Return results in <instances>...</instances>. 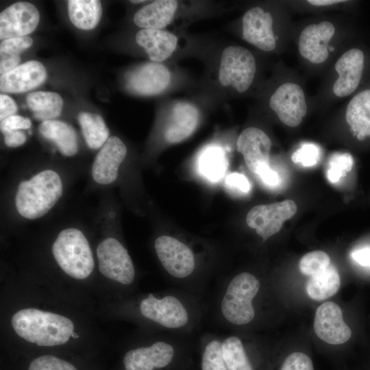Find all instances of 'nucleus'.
Listing matches in <instances>:
<instances>
[{
    "label": "nucleus",
    "mask_w": 370,
    "mask_h": 370,
    "mask_svg": "<svg viewBox=\"0 0 370 370\" xmlns=\"http://www.w3.org/2000/svg\"><path fill=\"white\" fill-rule=\"evenodd\" d=\"M256 72V60L249 49L238 45L223 49L218 69V81L221 86L245 92L253 83Z\"/></svg>",
    "instance_id": "nucleus-7"
},
{
    "label": "nucleus",
    "mask_w": 370,
    "mask_h": 370,
    "mask_svg": "<svg viewBox=\"0 0 370 370\" xmlns=\"http://www.w3.org/2000/svg\"><path fill=\"white\" fill-rule=\"evenodd\" d=\"M39 20V12L33 4L14 3L0 14V38L26 36L36 28Z\"/></svg>",
    "instance_id": "nucleus-12"
},
{
    "label": "nucleus",
    "mask_w": 370,
    "mask_h": 370,
    "mask_svg": "<svg viewBox=\"0 0 370 370\" xmlns=\"http://www.w3.org/2000/svg\"><path fill=\"white\" fill-rule=\"evenodd\" d=\"M329 51H334V48L332 46L329 47Z\"/></svg>",
    "instance_id": "nucleus-48"
},
{
    "label": "nucleus",
    "mask_w": 370,
    "mask_h": 370,
    "mask_svg": "<svg viewBox=\"0 0 370 370\" xmlns=\"http://www.w3.org/2000/svg\"><path fill=\"white\" fill-rule=\"evenodd\" d=\"M145 1H130V2L133 3H142V2H145Z\"/></svg>",
    "instance_id": "nucleus-45"
},
{
    "label": "nucleus",
    "mask_w": 370,
    "mask_h": 370,
    "mask_svg": "<svg viewBox=\"0 0 370 370\" xmlns=\"http://www.w3.org/2000/svg\"><path fill=\"white\" fill-rule=\"evenodd\" d=\"M256 174L260 177L264 184L270 187L278 186L280 181L278 173L272 169L269 164L260 167Z\"/></svg>",
    "instance_id": "nucleus-40"
},
{
    "label": "nucleus",
    "mask_w": 370,
    "mask_h": 370,
    "mask_svg": "<svg viewBox=\"0 0 370 370\" xmlns=\"http://www.w3.org/2000/svg\"><path fill=\"white\" fill-rule=\"evenodd\" d=\"M334 33L333 24L327 21L306 26L299 38L300 54L312 63L324 62L329 55V42Z\"/></svg>",
    "instance_id": "nucleus-15"
},
{
    "label": "nucleus",
    "mask_w": 370,
    "mask_h": 370,
    "mask_svg": "<svg viewBox=\"0 0 370 370\" xmlns=\"http://www.w3.org/2000/svg\"><path fill=\"white\" fill-rule=\"evenodd\" d=\"M314 330L319 338L331 345L345 343L352 336L340 307L332 301H325L317 308Z\"/></svg>",
    "instance_id": "nucleus-13"
},
{
    "label": "nucleus",
    "mask_w": 370,
    "mask_h": 370,
    "mask_svg": "<svg viewBox=\"0 0 370 370\" xmlns=\"http://www.w3.org/2000/svg\"><path fill=\"white\" fill-rule=\"evenodd\" d=\"M352 258L362 266L370 267V248H364L353 251Z\"/></svg>",
    "instance_id": "nucleus-43"
},
{
    "label": "nucleus",
    "mask_w": 370,
    "mask_h": 370,
    "mask_svg": "<svg viewBox=\"0 0 370 370\" xmlns=\"http://www.w3.org/2000/svg\"><path fill=\"white\" fill-rule=\"evenodd\" d=\"M345 119L358 140L370 136V89L358 93L350 100Z\"/></svg>",
    "instance_id": "nucleus-24"
},
{
    "label": "nucleus",
    "mask_w": 370,
    "mask_h": 370,
    "mask_svg": "<svg viewBox=\"0 0 370 370\" xmlns=\"http://www.w3.org/2000/svg\"><path fill=\"white\" fill-rule=\"evenodd\" d=\"M330 265L329 256L322 251H313L305 254L299 261L300 271L309 276L317 275Z\"/></svg>",
    "instance_id": "nucleus-34"
},
{
    "label": "nucleus",
    "mask_w": 370,
    "mask_h": 370,
    "mask_svg": "<svg viewBox=\"0 0 370 370\" xmlns=\"http://www.w3.org/2000/svg\"><path fill=\"white\" fill-rule=\"evenodd\" d=\"M269 107L286 125H299L307 112V104L302 88L294 83L279 86L269 99Z\"/></svg>",
    "instance_id": "nucleus-11"
},
{
    "label": "nucleus",
    "mask_w": 370,
    "mask_h": 370,
    "mask_svg": "<svg viewBox=\"0 0 370 370\" xmlns=\"http://www.w3.org/2000/svg\"><path fill=\"white\" fill-rule=\"evenodd\" d=\"M221 350L228 370H259L258 355L253 354L241 336L221 335Z\"/></svg>",
    "instance_id": "nucleus-23"
},
{
    "label": "nucleus",
    "mask_w": 370,
    "mask_h": 370,
    "mask_svg": "<svg viewBox=\"0 0 370 370\" xmlns=\"http://www.w3.org/2000/svg\"><path fill=\"white\" fill-rule=\"evenodd\" d=\"M78 121L88 146L93 149L103 146L109 138V130L98 114L81 112Z\"/></svg>",
    "instance_id": "nucleus-31"
},
{
    "label": "nucleus",
    "mask_w": 370,
    "mask_h": 370,
    "mask_svg": "<svg viewBox=\"0 0 370 370\" xmlns=\"http://www.w3.org/2000/svg\"><path fill=\"white\" fill-rule=\"evenodd\" d=\"M17 106L14 101L6 95H0V119L1 121L14 115Z\"/></svg>",
    "instance_id": "nucleus-41"
},
{
    "label": "nucleus",
    "mask_w": 370,
    "mask_h": 370,
    "mask_svg": "<svg viewBox=\"0 0 370 370\" xmlns=\"http://www.w3.org/2000/svg\"><path fill=\"white\" fill-rule=\"evenodd\" d=\"M280 370H314L311 358L302 352L289 354L282 362Z\"/></svg>",
    "instance_id": "nucleus-37"
},
{
    "label": "nucleus",
    "mask_w": 370,
    "mask_h": 370,
    "mask_svg": "<svg viewBox=\"0 0 370 370\" xmlns=\"http://www.w3.org/2000/svg\"><path fill=\"white\" fill-rule=\"evenodd\" d=\"M47 77L45 68L36 60L26 62L0 77L1 91L22 93L36 88Z\"/></svg>",
    "instance_id": "nucleus-20"
},
{
    "label": "nucleus",
    "mask_w": 370,
    "mask_h": 370,
    "mask_svg": "<svg viewBox=\"0 0 370 370\" xmlns=\"http://www.w3.org/2000/svg\"><path fill=\"white\" fill-rule=\"evenodd\" d=\"M197 165L200 174L206 179L213 182L220 180L227 165L224 151L217 145L206 147L200 153Z\"/></svg>",
    "instance_id": "nucleus-30"
},
{
    "label": "nucleus",
    "mask_w": 370,
    "mask_h": 370,
    "mask_svg": "<svg viewBox=\"0 0 370 370\" xmlns=\"http://www.w3.org/2000/svg\"><path fill=\"white\" fill-rule=\"evenodd\" d=\"M101 4L97 0H69V17L76 27L90 30L95 28L101 16Z\"/></svg>",
    "instance_id": "nucleus-27"
},
{
    "label": "nucleus",
    "mask_w": 370,
    "mask_h": 370,
    "mask_svg": "<svg viewBox=\"0 0 370 370\" xmlns=\"http://www.w3.org/2000/svg\"><path fill=\"white\" fill-rule=\"evenodd\" d=\"M260 289V280L247 271L219 283L211 306L214 321L223 328H241L251 323L256 317L254 300Z\"/></svg>",
    "instance_id": "nucleus-2"
},
{
    "label": "nucleus",
    "mask_w": 370,
    "mask_h": 370,
    "mask_svg": "<svg viewBox=\"0 0 370 370\" xmlns=\"http://www.w3.org/2000/svg\"><path fill=\"white\" fill-rule=\"evenodd\" d=\"M53 257L62 270L70 277L83 280L93 271L95 263L90 245L76 228L62 230L52 245Z\"/></svg>",
    "instance_id": "nucleus-6"
},
{
    "label": "nucleus",
    "mask_w": 370,
    "mask_h": 370,
    "mask_svg": "<svg viewBox=\"0 0 370 370\" xmlns=\"http://www.w3.org/2000/svg\"><path fill=\"white\" fill-rule=\"evenodd\" d=\"M171 73L163 64L147 62L130 71L125 77L127 90L141 96L157 95L169 86Z\"/></svg>",
    "instance_id": "nucleus-10"
},
{
    "label": "nucleus",
    "mask_w": 370,
    "mask_h": 370,
    "mask_svg": "<svg viewBox=\"0 0 370 370\" xmlns=\"http://www.w3.org/2000/svg\"><path fill=\"white\" fill-rule=\"evenodd\" d=\"M296 211L297 205L291 199L258 205L248 212L246 223L265 241L278 232L283 223L293 217Z\"/></svg>",
    "instance_id": "nucleus-9"
},
{
    "label": "nucleus",
    "mask_w": 370,
    "mask_h": 370,
    "mask_svg": "<svg viewBox=\"0 0 370 370\" xmlns=\"http://www.w3.org/2000/svg\"><path fill=\"white\" fill-rule=\"evenodd\" d=\"M364 67V53L356 48L345 52L336 61L338 78L333 85L334 93L340 97L352 94L360 84Z\"/></svg>",
    "instance_id": "nucleus-19"
},
{
    "label": "nucleus",
    "mask_w": 370,
    "mask_h": 370,
    "mask_svg": "<svg viewBox=\"0 0 370 370\" xmlns=\"http://www.w3.org/2000/svg\"><path fill=\"white\" fill-rule=\"evenodd\" d=\"M4 134V143L10 147H17L26 141L25 134L20 130L12 131Z\"/></svg>",
    "instance_id": "nucleus-42"
},
{
    "label": "nucleus",
    "mask_w": 370,
    "mask_h": 370,
    "mask_svg": "<svg viewBox=\"0 0 370 370\" xmlns=\"http://www.w3.org/2000/svg\"><path fill=\"white\" fill-rule=\"evenodd\" d=\"M26 101L34 116L42 121L58 116L63 106L61 96L53 92H32L27 96Z\"/></svg>",
    "instance_id": "nucleus-28"
},
{
    "label": "nucleus",
    "mask_w": 370,
    "mask_h": 370,
    "mask_svg": "<svg viewBox=\"0 0 370 370\" xmlns=\"http://www.w3.org/2000/svg\"><path fill=\"white\" fill-rule=\"evenodd\" d=\"M157 257L169 278L179 288L203 298L206 280L199 270L195 251L180 239L161 235L154 241Z\"/></svg>",
    "instance_id": "nucleus-3"
},
{
    "label": "nucleus",
    "mask_w": 370,
    "mask_h": 370,
    "mask_svg": "<svg viewBox=\"0 0 370 370\" xmlns=\"http://www.w3.org/2000/svg\"><path fill=\"white\" fill-rule=\"evenodd\" d=\"M26 370H81L74 362L53 354H42L28 360Z\"/></svg>",
    "instance_id": "nucleus-33"
},
{
    "label": "nucleus",
    "mask_w": 370,
    "mask_h": 370,
    "mask_svg": "<svg viewBox=\"0 0 370 370\" xmlns=\"http://www.w3.org/2000/svg\"><path fill=\"white\" fill-rule=\"evenodd\" d=\"M319 158V150L317 146L310 143L303 145L295 151L291 159L295 163H299L304 166H312L317 164Z\"/></svg>",
    "instance_id": "nucleus-36"
},
{
    "label": "nucleus",
    "mask_w": 370,
    "mask_h": 370,
    "mask_svg": "<svg viewBox=\"0 0 370 370\" xmlns=\"http://www.w3.org/2000/svg\"><path fill=\"white\" fill-rule=\"evenodd\" d=\"M33 43L29 36L12 38L3 40L0 44L1 76L19 65L20 53L29 48Z\"/></svg>",
    "instance_id": "nucleus-32"
},
{
    "label": "nucleus",
    "mask_w": 370,
    "mask_h": 370,
    "mask_svg": "<svg viewBox=\"0 0 370 370\" xmlns=\"http://www.w3.org/2000/svg\"><path fill=\"white\" fill-rule=\"evenodd\" d=\"M236 147L247 167L254 173L262 166L269 164L271 141L262 130L256 127L243 130L238 137Z\"/></svg>",
    "instance_id": "nucleus-17"
},
{
    "label": "nucleus",
    "mask_w": 370,
    "mask_h": 370,
    "mask_svg": "<svg viewBox=\"0 0 370 370\" xmlns=\"http://www.w3.org/2000/svg\"><path fill=\"white\" fill-rule=\"evenodd\" d=\"M341 280L338 273L333 265L323 271L311 276L306 284L308 295L314 300L326 299L338 291Z\"/></svg>",
    "instance_id": "nucleus-29"
},
{
    "label": "nucleus",
    "mask_w": 370,
    "mask_h": 370,
    "mask_svg": "<svg viewBox=\"0 0 370 370\" xmlns=\"http://www.w3.org/2000/svg\"><path fill=\"white\" fill-rule=\"evenodd\" d=\"M11 325L18 336L39 347L64 345L74 332L69 318L34 308L17 311L11 319Z\"/></svg>",
    "instance_id": "nucleus-4"
},
{
    "label": "nucleus",
    "mask_w": 370,
    "mask_h": 370,
    "mask_svg": "<svg viewBox=\"0 0 370 370\" xmlns=\"http://www.w3.org/2000/svg\"><path fill=\"white\" fill-rule=\"evenodd\" d=\"M199 120L200 112L194 104L182 101L175 103L165 127V140L175 144L186 140L195 131Z\"/></svg>",
    "instance_id": "nucleus-18"
},
{
    "label": "nucleus",
    "mask_w": 370,
    "mask_h": 370,
    "mask_svg": "<svg viewBox=\"0 0 370 370\" xmlns=\"http://www.w3.org/2000/svg\"><path fill=\"white\" fill-rule=\"evenodd\" d=\"M198 370H228L221 350V335L203 333L197 341Z\"/></svg>",
    "instance_id": "nucleus-26"
},
{
    "label": "nucleus",
    "mask_w": 370,
    "mask_h": 370,
    "mask_svg": "<svg viewBox=\"0 0 370 370\" xmlns=\"http://www.w3.org/2000/svg\"><path fill=\"white\" fill-rule=\"evenodd\" d=\"M31 121L19 115L11 116L1 121L0 128L3 134L12 131L27 130L31 127Z\"/></svg>",
    "instance_id": "nucleus-38"
},
{
    "label": "nucleus",
    "mask_w": 370,
    "mask_h": 370,
    "mask_svg": "<svg viewBox=\"0 0 370 370\" xmlns=\"http://www.w3.org/2000/svg\"><path fill=\"white\" fill-rule=\"evenodd\" d=\"M127 154V147L117 136L110 137L96 156L92 166L94 180L109 184L116 180L119 166Z\"/></svg>",
    "instance_id": "nucleus-16"
},
{
    "label": "nucleus",
    "mask_w": 370,
    "mask_h": 370,
    "mask_svg": "<svg viewBox=\"0 0 370 370\" xmlns=\"http://www.w3.org/2000/svg\"><path fill=\"white\" fill-rule=\"evenodd\" d=\"M97 256L99 270L103 276L124 286L134 283V265L127 250L117 239L110 237L102 241Z\"/></svg>",
    "instance_id": "nucleus-8"
},
{
    "label": "nucleus",
    "mask_w": 370,
    "mask_h": 370,
    "mask_svg": "<svg viewBox=\"0 0 370 370\" xmlns=\"http://www.w3.org/2000/svg\"><path fill=\"white\" fill-rule=\"evenodd\" d=\"M186 370H198V369H197V368L196 367H195V365H194V366H193V367H191L187 369Z\"/></svg>",
    "instance_id": "nucleus-46"
},
{
    "label": "nucleus",
    "mask_w": 370,
    "mask_h": 370,
    "mask_svg": "<svg viewBox=\"0 0 370 370\" xmlns=\"http://www.w3.org/2000/svg\"><path fill=\"white\" fill-rule=\"evenodd\" d=\"M137 44L143 48L151 62L162 63L169 59L178 46V37L166 29H141L136 34Z\"/></svg>",
    "instance_id": "nucleus-21"
},
{
    "label": "nucleus",
    "mask_w": 370,
    "mask_h": 370,
    "mask_svg": "<svg viewBox=\"0 0 370 370\" xmlns=\"http://www.w3.org/2000/svg\"><path fill=\"white\" fill-rule=\"evenodd\" d=\"M226 187L236 192L247 193L251 189V185L247 178L241 173H232L225 179Z\"/></svg>",
    "instance_id": "nucleus-39"
},
{
    "label": "nucleus",
    "mask_w": 370,
    "mask_h": 370,
    "mask_svg": "<svg viewBox=\"0 0 370 370\" xmlns=\"http://www.w3.org/2000/svg\"><path fill=\"white\" fill-rule=\"evenodd\" d=\"M242 36L246 42L262 51H273L276 38L271 14L260 7L249 9L242 18Z\"/></svg>",
    "instance_id": "nucleus-14"
},
{
    "label": "nucleus",
    "mask_w": 370,
    "mask_h": 370,
    "mask_svg": "<svg viewBox=\"0 0 370 370\" xmlns=\"http://www.w3.org/2000/svg\"><path fill=\"white\" fill-rule=\"evenodd\" d=\"M71 336H72V337H74V338H77V337H78V335L77 334V333H75V332H73V333L72 334Z\"/></svg>",
    "instance_id": "nucleus-47"
},
{
    "label": "nucleus",
    "mask_w": 370,
    "mask_h": 370,
    "mask_svg": "<svg viewBox=\"0 0 370 370\" xmlns=\"http://www.w3.org/2000/svg\"><path fill=\"white\" fill-rule=\"evenodd\" d=\"M62 192L60 175L53 170H44L19 184L15 196L16 208L26 219L40 218L54 206Z\"/></svg>",
    "instance_id": "nucleus-5"
},
{
    "label": "nucleus",
    "mask_w": 370,
    "mask_h": 370,
    "mask_svg": "<svg viewBox=\"0 0 370 370\" xmlns=\"http://www.w3.org/2000/svg\"><path fill=\"white\" fill-rule=\"evenodd\" d=\"M194 336L162 332L148 343L127 349L121 370H186L195 365Z\"/></svg>",
    "instance_id": "nucleus-1"
},
{
    "label": "nucleus",
    "mask_w": 370,
    "mask_h": 370,
    "mask_svg": "<svg viewBox=\"0 0 370 370\" xmlns=\"http://www.w3.org/2000/svg\"><path fill=\"white\" fill-rule=\"evenodd\" d=\"M40 134L53 141L60 152L66 156H72L78 151L76 133L69 124L57 120L42 121L39 126Z\"/></svg>",
    "instance_id": "nucleus-25"
},
{
    "label": "nucleus",
    "mask_w": 370,
    "mask_h": 370,
    "mask_svg": "<svg viewBox=\"0 0 370 370\" xmlns=\"http://www.w3.org/2000/svg\"><path fill=\"white\" fill-rule=\"evenodd\" d=\"M353 166V158L347 153L334 155L329 160L327 177L332 183L338 182L350 172Z\"/></svg>",
    "instance_id": "nucleus-35"
},
{
    "label": "nucleus",
    "mask_w": 370,
    "mask_h": 370,
    "mask_svg": "<svg viewBox=\"0 0 370 370\" xmlns=\"http://www.w3.org/2000/svg\"><path fill=\"white\" fill-rule=\"evenodd\" d=\"M345 1L341 0H309L307 2L311 5L316 6H325L330 5L341 2H344Z\"/></svg>",
    "instance_id": "nucleus-44"
},
{
    "label": "nucleus",
    "mask_w": 370,
    "mask_h": 370,
    "mask_svg": "<svg viewBox=\"0 0 370 370\" xmlns=\"http://www.w3.org/2000/svg\"><path fill=\"white\" fill-rule=\"evenodd\" d=\"M178 8L177 1H154L135 13L134 22L141 29H164L175 18Z\"/></svg>",
    "instance_id": "nucleus-22"
}]
</instances>
